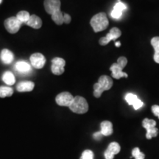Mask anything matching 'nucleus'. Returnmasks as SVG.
I'll return each instance as SVG.
<instances>
[{"instance_id":"nucleus-6","label":"nucleus","mask_w":159,"mask_h":159,"mask_svg":"<svg viewBox=\"0 0 159 159\" xmlns=\"http://www.w3.org/2000/svg\"><path fill=\"white\" fill-rule=\"evenodd\" d=\"M121 35H122V32H121L120 30L117 28V27H113L112 29H111L108 34L106 35V36L101 38L99 39V44L102 46L107 45L110 41H114V40L119 39L121 36Z\"/></svg>"},{"instance_id":"nucleus-30","label":"nucleus","mask_w":159,"mask_h":159,"mask_svg":"<svg viewBox=\"0 0 159 159\" xmlns=\"http://www.w3.org/2000/svg\"><path fill=\"white\" fill-rule=\"evenodd\" d=\"M94 138L95 139H97V140H99V139H102V134H101V132L99 131V132H97L95 133V134H94Z\"/></svg>"},{"instance_id":"nucleus-7","label":"nucleus","mask_w":159,"mask_h":159,"mask_svg":"<svg viewBox=\"0 0 159 159\" xmlns=\"http://www.w3.org/2000/svg\"><path fill=\"white\" fill-rule=\"evenodd\" d=\"M66 61L61 57H55L52 61L51 71L55 75H61L64 72Z\"/></svg>"},{"instance_id":"nucleus-33","label":"nucleus","mask_w":159,"mask_h":159,"mask_svg":"<svg viewBox=\"0 0 159 159\" xmlns=\"http://www.w3.org/2000/svg\"><path fill=\"white\" fill-rule=\"evenodd\" d=\"M139 159H144V158H139Z\"/></svg>"},{"instance_id":"nucleus-26","label":"nucleus","mask_w":159,"mask_h":159,"mask_svg":"<svg viewBox=\"0 0 159 159\" xmlns=\"http://www.w3.org/2000/svg\"><path fill=\"white\" fill-rule=\"evenodd\" d=\"M80 159H94V152L90 150H86L83 151Z\"/></svg>"},{"instance_id":"nucleus-12","label":"nucleus","mask_w":159,"mask_h":159,"mask_svg":"<svg viewBox=\"0 0 159 159\" xmlns=\"http://www.w3.org/2000/svg\"><path fill=\"white\" fill-rule=\"evenodd\" d=\"M121 150V147L117 142H111L105 150L104 156L105 159H114L115 155L118 154Z\"/></svg>"},{"instance_id":"nucleus-1","label":"nucleus","mask_w":159,"mask_h":159,"mask_svg":"<svg viewBox=\"0 0 159 159\" xmlns=\"http://www.w3.org/2000/svg\"><path fill=\"white\" fill-rule=\"evenodd\" d=\"M113 80L110 77L102 75L99 77L98 82L94 85V96L99 98L105 91H108L112 88Z\"/></svg>"},{"instance_id":"nucleus-17","label":"nucleus","mask_w":159,"mask_h":159,"mask_svg":"<svg viewBox=\"0 0 159 159\" xmlns=\"http://www.w3.org/2000/svg\"><path fill=\"white\" fill-rule=\"evenodd\" d=\"M13 58H14V55L9 49H5L2 51L1 59L5 64H10L11 62H13Z\"/></svg>"},{"instance_id":"nucleus-29","label":"nucleus","mask_w":159,"mask_h":159,"mask_svg":"<svg viewBox=\"0 0 159 159\" xmlns=\"http://www.w3.org/2000/svg\"><path fill=\"white\" fill-rule=\"evenodd\" d=\"M71 18L68 13H63V21L65 24H69L71 22Z\"/></svg>"},{"instance_id":"nucleus-31","label":"nucleus","mask_w":159,"mask_h":159,"mask_svg":"<svg viewBox=\"0 0 159 159\" xmlns=\"http://www.w3.org/2000/svg\"><path fill=\"white\" fill-rule=\"evenodd\" d=\"M115 44H116V47H119L121 46V43L119 41V42H116V43H115Z\"/></svg>"},{"instance_id":"nucleus-24","label":"nucleus","mask_w":159,"mask_h":159,"mask_svg":"<svg viewBox=\"0 0 159 159\" xmlns=\"http://www.w3.org/2000/svg\"><path fill=\"white\" fill-rule=\"evenodd\" d=\"M125 98V100H126V102L130 105H134V103L139 99L137 95L132 94V93H128V94H127Z\"/></svg>"},{"instance_id":"nucleus-22","label":"nucleus","mask_w":159,"mask_h":159,"mask_svg":"<svg viewBox=\"0 0 159 159\" xmlns=\"http://www.w3.org/2000/svg\"><path fill=\"white\" fill-rule=\"evenodd\" d=\"M16 17L21 24H27V21H29L30 18V15L27 11H22L18 13Z\"/></svg>"},{"instance_id":"nucleus-25","label":"nucleus","mask_w":159,"mask_h":159,"mask_svg":"<svg viewBox=\"0 0 159 159\" xmlns=\"http://www.w3.org/2000/svg\"><path fill=\"white\" fill-rule=\"evenodd\" d=\"M132 157H134L135 159H139V158H144V154L142 153L139 150V148H135L134 150H132Z\"/></svg>"},{"instance_id":"nucleus-27","label":"nucleus","mask_w":159,"mask_h":159,"mask_svg":"<svg viewBox=\"0 0 159 159\" xmlns=\"http://www.w3.org/2000/svg\"><path fill=\"white\" fill-rule=\"evenodd\" d=\"M143 105H144V103H143V102L142 100H140V99H138V100L136 101V102L134 103V105H133L134 106V108L135 109V110H139V108H141L143 106Z\"/></svg>"},{"instance_id":"nucleus-3","label":"nucleus","mask_w":159,"mask_h":159,"mask_svg":"<svg viewBox=\"0 0 159 159\" xmlns=\"http://www.w3.org/2000/svg\"><path fill=\"white\" fill-rule=\"evenodd\" d=\"M128 63V60L125 57H119L117 60V63H115L111 66L110 70L112 72V77L115 79H120L122 77H128V74L126 72L123 71V69L126 66Z\"/></svg>"},{"instance_id":"nucleus-2","label":"nucleus","mask_w":159,"mask_h":159,"mask_svg":"<svg viewBox=\"0 0 159 159\" xmlns=\"http://www.w3.org/2000/svg\"><path fill=\"white\" fill-rule=\"evenodd\" d=\"M90 25L95 33L105 30L108 27L109 21L105 13H99L92 17Z\"/></svg>"},{"instance_id":"nucleus-18","label":"nucleus","mask_w":159,"mask_h":159,"mask_svg":"<svg viewBox=\"0 0 159 159\" xmlns=\"http://www.w3.org/2000/svg\"><path fill=\"white\" fill-rule=\"evenodd\" d=\"M16 69L21 73H28L31 71V66L26 61H19L16 64Z\"/></svg>"},{"instance_id":"nucleus-15","label":"nucleus","mask_w":159,"mask_h":159,"mask_svg":"<svg viewBox=\"0 0 159 159\" xmlns=\"http://www.w3.org/2000/svg\"><path fill=\"white\" fill-rule=\"evenodd\" d=\"M35 84L31 81H25L21 82L17 85L16 89L19 92H26V91H31L34 89Z\"/></svg>"},{"instance_id":"nucleus-5","label":"nucleus","mask_w":159,"mask_h":159,"mask_svg":"<svg viewBox=\"0 0 159 159\" xmlns=\"http://www.w3.org/2000/svg\"><path fill=\"white\" fill-rule=\"evenodd\" d=\"M143 128L146 129L147 134L146 138L151 139L153 137H156L158 135V130L156 128V122L153 119H149L148 118L144 119L142 122Z\"/></svg>"},{"instance_id":"nucleus-16","label":"nucleus","mask_w":159,"mask_h":159,"mask_svg":"<svg viewBox=\"0 0 159 159\" xmlns=\"http://www.w3.org/2000/svg\"><path fill=\"white\" fill-rule=\"evenodd\" d=\"M26 25L33 27L34 29H39L42 26V21H41V19L38 16L32 15L30 16L29 21H27Z\"/></svg>"},{"instance_id":"nucleus-23","label":"nucleus","mask_w":159,"mask_h":159,"mask_svg":"<svg viewBox=\"0 0 159 159\" xmlns=\"http://www.w3.org/2000/svg\"><path fill=\"white\" fill-rule=\"evenodd\" d=\"M13 94V90L11 87L9 86H1L0 87V97H11Z\"/></svg>"},{"instance_id":"nucleus-10","label":"nucleus","mask_w":159,"mask_h":159,"mask_svg":"<svg viewBox=\"0 0 159 159\" xmlns=\"http://www.w3.org/2000/svg\"><path fill=\"white\" fill-rule=\"evenodd\" d=\"M44 8L49 14H53L55 12L61 11V1L60 0H45Z\"/></svg>"},{"instance_id":"nucleus-19","label":"nucleus","mask_w":159,"mask_h":159,"mask_svg":"<svg viewBox=\"0 0 159 159\" xmlns=\"http://www.w3.org/2000/svg\"><path fill=\"white\" fill-rule=\"evenodd\" d=\"M151 45L154 48L155 54L153 56L156 63H159V37H154L151 40Z\"/></svg>"},{"instance_id":"nucleus-20","label":"nucleus","mask_w":159,"mask_h":159,"mask_svg":"<svg viewBox=\"0 0 159 159\" xmlns=\"http://www.w3.org/2000/svg\"><path fill=\"white\" fill-rule=\"evenodd\" d=\"M2 80L7 85H13L16 82L14 75L11 71H6L2 76Z\"/></svg>"},{"instance_id":"nucleus-28","label":"nucleus","mask_w":159,"mask_h":159,"mask_svg":"<svg viewBox=\"0 0 159 159\" xmlns=\"http://www.w3.org/2000/svg\"><path fill=\"white\" fill-rule=\"evenodd\" d=\"M152 112L153 113L155 116H159V105H154L152 106Z\"/></svg>"},{"instance_id":"nucleus-34","label":"nucleus","mask_w":159,"mask_h":159,"mask_svg":"<svg viewBox=\"0 0 159 159\" xmlns=\"http://www.w3.org/2000/svg\"><path fill=\"white\" fill-rule=\"evenodd\" d=\"M158 119H159V116H158Z\"/></svg>"},{"instance_id":"nucleus-11","label":"nucleus","mask_w":159,"mask_h":159,"mask_svg":"<svg viewBox=\"0 0 159 159\" xmlns=\"http://www.w3.org/2000/svg\"><path fill=\"white\" fill-rule=\"evenodd\" d=\"M30 63L35 69H42L46 63V58L41 53H34L30 56Z\"/></svg>"},{"instance_id":"nucleus-13","label":"nucleus","mask_w":159,"mask_h":159,"mask_svg":"<svg viewBox=\"0 0 159 159\" xmlns=\"http://www.w3.org/2000/svg\"><path fill=\"white\" fill-rule=\"evenodd\" d=\"M127 9V6L124 3L122 2L120 0H119L118 2L114 6L113 11H111V17L115 19H119L122 17L123 12Z\"/></svg>"},{"instance_id":"nucleus-21","label":"nucleus","mask_w":159,"mask_h":159,"mask_svg":"<svg viewBox=\"0 0 159 159\" xmlns=\"http://www.w3.org/2000/svg\"><path fill=\"white\" fill-rule=\"evenodd\" d=\"M51 17L52 19L57 25H61L62 24L64 23V21H63V13H62L61 11L55 12V13L51 15Z\"/></svg>"},{"instance_id":"nucleus-4","label":"nucleus","mask_w":159,"mask_h":159,"mask_svg":"<svg viewBox=\"0 0 159 159\" xmlns=\"http://www.w3.org/2000/svg\"><path fill=\"white\" fill-rule=\"evenodd\" d=\"M69 108L75 114H83L89 111V104L84 97L77 96L74 97V99Z\"/></svg>"},{"instance_id":"nucleus-14","label":"nucleus","mask_w":159,"mask_h":159,"mask_svg":"<svg viewBox=\"0 0 159 159\" xmlns=\"http://www.w3.org/2000/svg\"><path fill=\"white\" fill-rule=\"evenodd\" d=\"M100 128L102 136H108L113 134V125L109 121H103L100 124Z\"/></svg>"},{"instance_id":"nucleus-8","label":"nucleus","mask_w":159,"mask_h":159,"mask_svg":"<svg viewBox=\"0 0 159 159\" xmlns=\"http://www.w3.org/2000/svg\"><path fill=\"white\" fill-rule=\"evenodd\" d=\"M21 24L16 17H10L5 21V27L7 32H9L11 34L16 33L19 30Z\"/></svg>"},{"instance_id":"nucleus-9","label":"nucleus","mask_w":159,"mask_h":159,"mask_svg":"<svg viewBox=\"0 0 159 159\" xmlns=\"http://www.w3.org/2000/svg\"><path fill=\"white\" fill-rule=\"evenodd\" d=\"M74 97L71 95L69 92H62L59 94L55 98L56 103L60 106L69 107L72 102Z\"/></svg>"},{"instance_id":"nucleus-32","label":"nucleus","mask_w":159,"mask_h":159,"mask_svg":"<svg viewBox=\"0 0 159 159\" xmlns=\"http://www.w3.org/2000/svg\"><path fill=\"white\" fill-rule=\"evenodd\" d=\"M2 2V0H0V4Z\"/></svg>"}]
</instances>
